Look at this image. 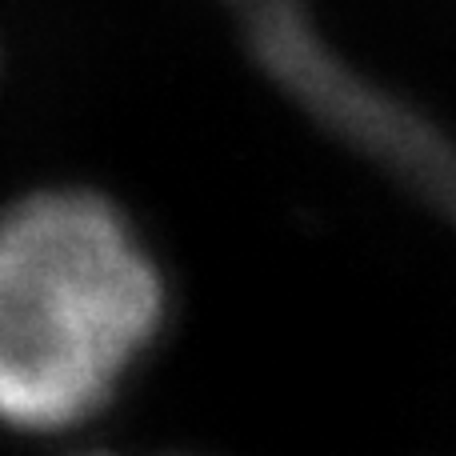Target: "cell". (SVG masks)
I'll use <instances>...</instances> for the list:
<instances>
[{"label":"cell","mask_w":456,"mask_h":456,"mask_svg":"<svg viewBox=\"0 0 456 456\" xmlns=\"http://www.w3.org/2000/svg\"><path fill=\"white\" fill-rule=\"evenodd\" d=\"M165 289L117 213L88 192H40L0 236V404L56 433L93 417L152 340Z\"/></svg>","instance_id":"1"}]
</instances>
